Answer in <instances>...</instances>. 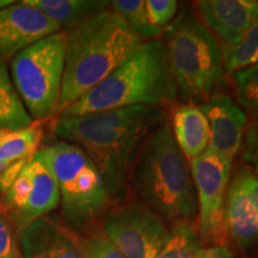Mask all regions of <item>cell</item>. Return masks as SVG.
<instances>
[{
    "instance_id": "obj_1",
    "label": "cell",
    "mask_w": 258,
    "mask_h": 258,
    "mask_svg": "<svg viewBox=\"0 0 258 258\" xmlns=\"http://www.w3.org/2000/svg\"><path fill=\"white\" fill-rule=\"evenodd\" d=\"M165 120L163 108L137 105L78 117H57L51 129L91 158L112 200H117L127 194L132 167L145 140Z\"/></svg>"
},
{
    "instance_id": "obj_2",
    "label": "cell",
    "mask_w": 258,
    "mask_h": 258,
    "mask_svg": "<svg viewBox=\"0 0 258 258\" xmlns=\"http://www.w3.org/2000/svg\"><path fill=\"white\" fill-rule=\"evenodd\" d=\"M145 41L111 9L66 31L59 112L137 53Z\"/></svg>"
},
{
    "instance_id": "obj_3",
    "label": "cell",
    "mask_w": 258,
    "mask_h": 258,
    "mask_svg": "<svg viewBox=\"0 0 258 258\" xmlns=\"http://www.w3.org/2000/svg\"><path fill=\"white\" fill-rule=\"evenodd\" d=\"M129 184L140 202L173 222L195 217L196 194L188 160L165 120L148 135L135 159Z\"/></svg>"
},
{
    "instance_id": "obj_4",
    "label": "cell",
    "mask_w": 258,
    "mask_h": 258,
    "mask_svg": "<svg viewBox=\"0 0 258 258\" xmlns=\"http://www.w3.org/2000/svg\"><path fill=\"white\" fill-rule=\"evenodd\" d=\"M164 43L148 41L137 53L57 115L69 118L137 105L163 108L176 101Z\"/></svg>"
},
{
    "instance_id": "obj_5",
    "label": "cell",
    "mask_w": 258,
    "mask_h": 258,
    "mask_svg": "<svg viewBox=\"0 0 258 258\" xmlns=\"http://www.w3.org/2000/svg\"><path fill=\"white\" fill-rule=\"evenodd\" d=\"M165 34L164 49L177 95L196 104L221 91L226 84L221 48L201 19L183 10Z\"/></svg>"
},
{
    "instance_id": "obj_6",
    "label": "cell",
    "mask_w": 258,
    "mask_h": 258,
    "mask_svg": "<svg viewBox=\"0 0 258 258\" xmlns=\"http://www.w3.org/2000/svg\"><path fill=\"white\" fill-rule=\"evenodd\" d=\"M37 153L55 177L63 218L71 227L83 230L105 213L112 198L101 171L82 148L59 140Z\"/></svg>"
},
{
    "instance_id": "obj_7",
    "label": "cell",
    "mask_w": 258,
    "mask_h": 258,
    "mask_svg": "<svg viewBox=\"0 0 258 258\" xmlns=\"http://www.w3.org/2000/svg\"><path fill=\"white\" fill-rule=\"evenodd\" d=\"M64 56L66 31H59L12 57V84L28 114L36 122L59 112Z\"/></svg>"
},
{
    "instance_id": "obj_8",
    "label": "cell",
    "mask_w": 258,
    "mask_h": 258,
    "mask_svg": "<svg viewBox=\"0 0 258 258\" xmlns=\"http://www.w3.org/2000/svg\"><path fill=\"white\" fill-rule=\"evenodd\" d=\"M2 179V206L19 234L37 219L47 217L60 203V192L49 167L38 153L12 164Z\"/></svg>"
},
{
    "instance_id": "obj_9",
    "label": "cell",
    "mask_w": 258,
    "mask_h": 258,
    "mask_svg": "<svg viewBox=\"0 0 258 258\" xmlns=\"http://www.w3.org/2000/svg\"><path fill=\"white\" fill-rule=\"evenodd\" d=\"M232 160L206 151L190 161L198 203V234L205 247L227 245L225 203L230 185Z\"/></svg>"
},
{
    "instance_id": "obj_10",
    "label": "cell",
    "mask_w": 258,
    "mask_h": 258,
    "mask_svg": "<svg viewBox=\"0 0 258 258\" xmlns=\"http://www.w3.org/2000/svg\"><path fill=\"white\" fill-rule=\"evenodd\" d=\"M103 228L125 258H156L170 232L165 221L141 202L109 211Z\"/></svg>"
},
{
    "instance_id": "obj_11",
    "label": "cell",
    "mask_w": 258,
    "mask_h": 258,
    "mask_svg": "<svg viewBox=\"0 0 258 258\" xmlns=\"http://www.w3.org/2000/svg\"><path fill=\"white\" fill-rule=\"evenodd\" d=\"M62 31L60 25L25 2L0 9V59L5 62L36 42Z\"/></svg>"
},
{
    "instance_id": "obj_12",
    "label": "cell",
    "mask_w": 258,
    "mask_h": 258,
    "mask_svg": "<svg viewBox=\"0 0 258 258\" xmlns=\"http://www.w3.org/2000/svg\"><path fill=\"white\" fill-rule=\"evenodd\" d=\"M200 108L207 117L211 131L207 150L233 161L243 144L246 112L222 91L212 95Z\"/></svg>"
},
{
    "instance_id": "obj_13",
    "label": "cell",
    "mask_w": 258,
    "mask_h": 258,
    "mask_svg": "<svg viewBox=\"0 0 258 258\" xmlns=\"http://www.w3.org/2000/svg\"><path fill=\"white\" fill-rule=\"evenodd\" d=\"M18 238L22 258H86L83 239L51 218L31 222Z\"/></svg>"
},
{
    "instance_id": "obj_14",
    "label": "cell",
    "mask_w": 258,
    "mask_h": 258,
    "mask_svg": "<svg viewBox=\"0 0 258 258\" xmlns=\"http://www.w3.org/2000/svg\"><path fill=\"white\" fill-rule=\"evenodd\" d=\"M206 28L221 47L234 46L258 19L257 0H201L195 3Z\"/></svg>"
},
{
    "instance_id": "obj_15",
    "label": "cell",
    "mask_w": 258,
    "mask_h": 258,
    "mask_svg": "<svg viewBox=\"0 0 258 258\" xmlns=\"http://www.w3.org/2000/svg\"><path fill=\"white\" fill-rule=\"evenodd\" d=\"M225 224L228 238L240 250L250 249L258 241V211L239 173L228 185Z\"/></svg>"
},
{
    "instance_id": "obj_16",
    "label": "cell",
    "mask_w": 258,
    "mask_h": 258,
    "mask_svg": "<svg viewBox=\"0 0 258 258\" xmlns=\"http://www.w3.org/2000/svg\"><path fill=\"white\" fill-rule=\"evenodd\" d=\"M170 125L177 146L186 160L191 161L207 151L211 131L200 105L183 103L176 106Z\"/></svg>"
},
{
    "instance_id": "obj_17",
    "label": "cell",
    "mask_w": 258,
    "mask_h": 258,
    "mask_svg": "<svg viewBox=\"0 0 258 258\" xmlns=\"http://www.w3.org/2000/svg\"><path fill=\"white\" fill-rule=\"evenodd\" d=\"M41 10L60 25L62 31H70L83 22L110 9V2L104 0H24Z\"/></svg>"
},
{
    "instance_id": "obj_18",
    "label": "cell",
    "mask_w": 258,
    "mask_h": 258,
    "mask_svg": "<svg viewBox=\"0 0 258 258\" xmlns=\"http://www.w3.org/2000/svg\"><path fill=\"white\" fill-rule=\"evenodd\" d=\"M43 128L41 122L16 129H0V160L10 165L30 159L41 148Z\"/></svg>"
},
{
    "instance_id": "obj_19",
    "label": "cell",
    "mask_w": 258,
    "mask_h": 258,
    "mask_svg": "<svg viewBox=\"0 0 258 258\" xmlns=\"http://www.w3.org/2000/svg\"><path fill=\"white\" fill-rule=\"evenodd\" d=\"M31 123L30 115L12 84L6 62L0 59V129L23 128Z\"/></svg>"
},
{
    "instance_id": "obj_20",
    "label": "cell",
    "mask_w": 258,
    "mask_h": 258,
    "mask_svg": "<svg viewBox=\"0 0 258 258\" xmlns=\"http://www.w3.org/2000/svg\"><path fill=\"white\" fill-rule=\"evenodd\" d=\"M201 250L198 228L192 219L172 224L169 237L156 258H195Z\"/></svg>"
},
{
    "instance_id": "obj_21",
    "label": "cell",
    "mask_w": 258,
    "mask_h": 258,
    "mask_svg": "<svg viewBox=\"0 0 258 258\" xmlns=\"http://www.w3.org/2000/svg\"><path fill=\"white\" fill-rule=\"evenodd\" d=\"M220 48L226 73H234L258 63V19L237 44Z\"/></svg>"
},
{
    "instance_id": "obj_22",
    "label": "cell",
    "mask_w": 258,
    "mask_h": 258,
    "mask_svg": "<svg viewBox=\"0 0 258 258\" xmlns=\"http://www.w3.org/2000/svg\"><path fill=\"white\" fill-rule=\"evenodd\" d=\"M110 9L124 18L133 30L143 40H157L161 30L152 25L144 0H114L110 2Z\"/></svg>"
},
{
    "instance_id": "obj_23",
    "label": "cell",
    "mask_w": 258,
    "mask_h": 258,
    "mask_svg": "<svg viewBox=\"0 0 258 258\" xmlns=\"http://www.w3.org/2000/svg\"><path fill=\"white\" fill-rule=\"evenodd\" d=\"M232 74L238 103L256 117L258 116V63Z\"/></svg>"
},
{
    "instance_id": "obj_24",
    "label": "cell",
    "mask_w": 258,
    "mask_h": 258,
    "mask_svg": "<svg viewBox=\"0 0 258 258\" xmlns=\"http://www.w3.org/2000/svg\"><path fill=\"white\" fill-rule=\"evenodd\" d=\"M145 4L151 23L161 31L176 18L178 3L175 0H146Z\"/></svg>"
},
{
    "instance_id": "obj_25",
    "label": "cell",
    "mask_w": 258,
    "mask_h": 258,
    "mask_svg": "<svg viewBox=\"0 0 258 258\" xmlns=\"http://www.w3.org/2000/svg\"><path fill=\"white\" fill-rule=\"evenodd\" d=\"M14 225L0 206V258H22Z\"/></svg>"
},
{
    "instance_id": "obj_26",
    "label": "cell",
    "mask_w": 258,
    "mask_h": 258,
    "mask_svg": "<svg viewBox=\"0 0 258 258\" xmlns=\"http://www.w3.org/2000/svg\"><path fill=\"white\" fill-rule=\"evenodd\" d=\"M83 244L86 258H125L104 232L95 233L83 239Z\"/></svg>"
},
{
    "instance_id": "obj_27",
    "label": "cell",
    "mask_w": 258,
    "mask_h": 258,
    "mask_svg": "<svg viewBox=\"0 0 258 258\" xmlns=\"http://www.w3.org/2000/svg\"><path fill=\"white\" fill-rule=\"evenodd\" d=\"M244 159L253 167L258 176V116L253 117L251 123L247 125L245 134Z\"/></svg>"
},
{
    "instance_id": "obj_28",
    "label": "cell",
    "mask_w": 258,
    "mask_h": 258,
    "mask_svg": "<svg viewBox=\"0 0 258 258\" xmlns=\"http://www.w3.org/2000/svg\"><path fill=\"white\" fill-rule=\"evenodd\" d=\"M195 258H233V254L227 245H219V246L201 247Z\"/></svg>"
},
{
    "instance_id": "obj_29",
    "label": "cell",
    "mask_w": 258,
    "mask_h": 258,
    "mask_svg": "<svg viewBox=\"0 0 258 258\" xmlns=\"http://www.w3.org/2000/svg\"><path fill=\"white\" fill-rule=\"evenodd\" d=\"M239 175L241 180H243L245 188L250 192L254 206H256L258 211V176L251 173L250 171H241V172H239Z\"/></svg>"
},
{
    "instance_id": "obj_30",
    "label": "cell",
    "mask_w": 258,
    "mask_h": 258,
    "mask_svg": "<svg viewBox=\"0 0 258 258\" xmlns=\"http://www.w3.org/2000/svg\"><path fill=\"white\" fill-rule=\"evenodd\" d=\"M10 166H11V165H10V164H8V163H4V161L0 160V177H2L3 175H4L5 171L8 170Z\"/></svg>"
},
{
    "instance_id": "obj_31",
    "label": "cell",
    "mask_w": 258,
    "mask_h": 258,
    "mask_svg": "<svg viewBox=\"0 0 258 258\" xmlns=\"http://www.w3.org/2000/svg\"><path fill=\"white\" fill-rule=\"evenodd\" d=\"M12 3H14V2H11V0H0V9L5 8V6L11 5Z\"/></svg>"
},
{
    "instance_id": "obj_32",
    "label": "cell",
    "mask_w": 258,
    "mask_h": 258,
    "mask_svg": "<svg viewBox=\"0 0 258 258\" xmlns=\"http://www.w3.org/2000/svg\"><path fill=\"white\" fill-rule=\"evenodd\" d=\"M0 186H2V179H0Z\"/></svg>"
}]
</instances>
